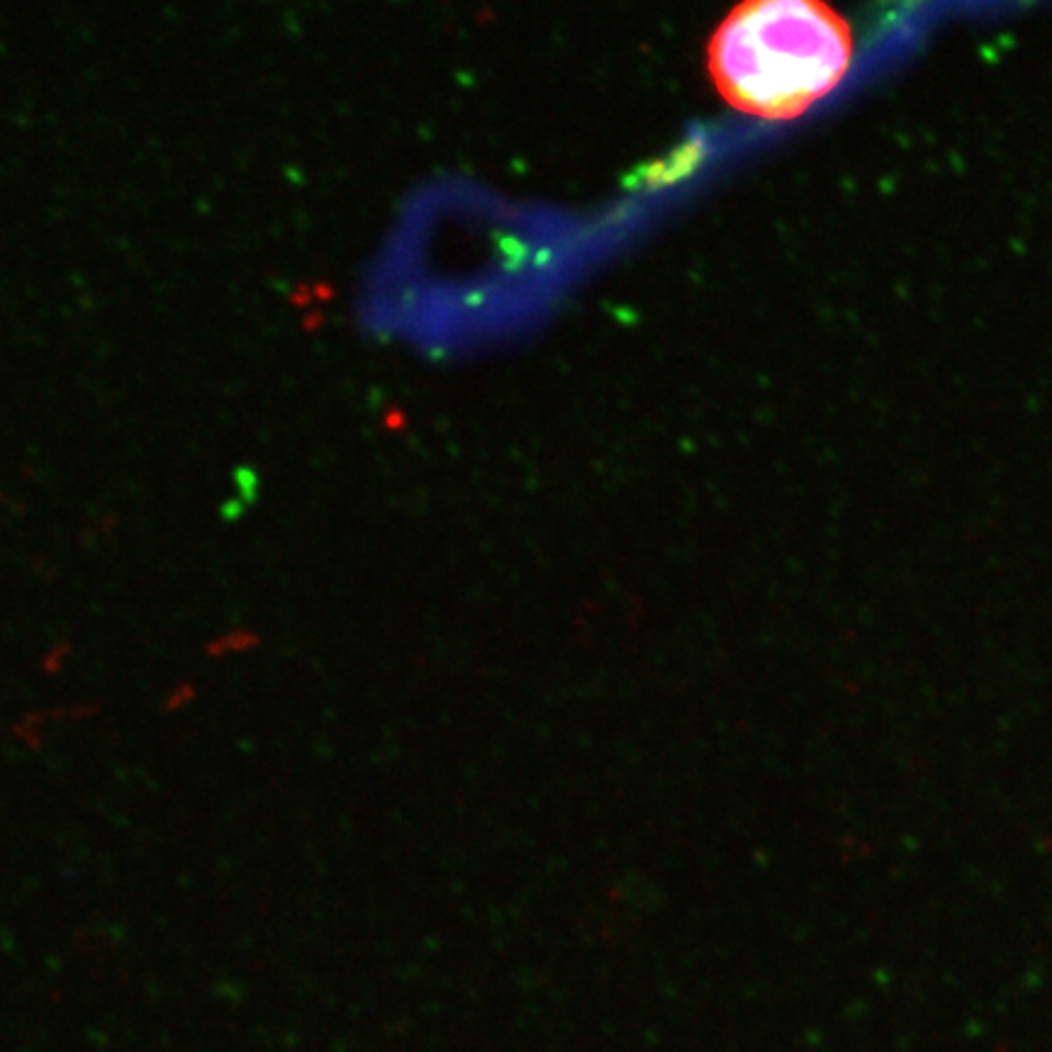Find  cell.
I'll return each instance as SVG.
<instances>
[{"instance_id": "obj_5", "label": "cell", "mask_w": 1052, "mask_h": 1052, "mask_svg": "<svg viewBox=\"0 0 1052 1052\" xmlns=\"http://www.w3.org/2000/svg\"><path fill=\"white\" fill-rule=\"evenodd\" d=\"M198 699H200L198 680H190V677H183V680L171 682V685L164 690V695H161V712H164V714H183V712H186V709L193 707V704L198 702Z\"/></svg>"}, {"instance_id": "obj_2", "label": "cell", "mask_w": 1052, "mask_h": 1052, "mask_svg": "<svg viewBox=\"0 0 1052 1052\" xmlns=\"http://www.w3.org/2000/svg\"><path fill=\"white\" fill-rule=\"evenodd\" d=\"M263 646V636L251 626H232L203 643V656L212 663L251 656Z\"/></svg>"}, {"instance_id": "obj_1", "label": "cell", "mask_w": 1052, "mask_h": 1052, "mask_svg": "<svg viewBox=\"0 0 1052 1052\" xmlns=\"http://www.w3.org/2000/svg\"><path fill=\"white\" fill-rule=\"evenodd\" d=\"M707 57L716 91L733 110L794 120L846 78L853 30L816 0H753L721 20Z\"/></svg>"}, {"instance_id": "obj_6", "label": "cell", "mask_w": 1052, "mask_h": 1052, "mask_svg": "<svg viewBox=\"0 0 1052 1052\" xmlns=\"http://www.w3.org/2000/svg\"><path fill=\"white\" fill-rule=\"evenodd\" d=\"M74 653H76V646H74V641H71V639L52 641L47 648H44L42 656H39L37 670L44 677H57V675L64 673L66 668H69V663H71V658H74Z\"/></svg>"}, {"instance_id": "obj_4", "label": "cell", "mask_w": 1052, "mask_h": 1052, "mask_svg": "<svg viewBox=\"0 0 1052 1052\" xmlns=\"http://www.w3.org/2000/svg\"><path fill=\"white\" fill-rule=\"evenodd\" d=\"M49 714H52L54 726L86 724V721L98 719L103 714V702H98V699H69V702L52 704Z\"/></svg>"}, {"instance_id": "obj_3", "label": "cell", "mask_w": 1052, "mask_h": 1052, "mask_svg": "<svg viewBox=\"0 0 1052 1052\" xmlns=\"http://www.w3.org/2000/svg\"><path fill=\"white\" fill-rule=\"evenodd\" d=\"M54 729L49 707H30L10 724V738L25 753H39L47 746L49 731Z\"/></svg>"}]
</instances>
